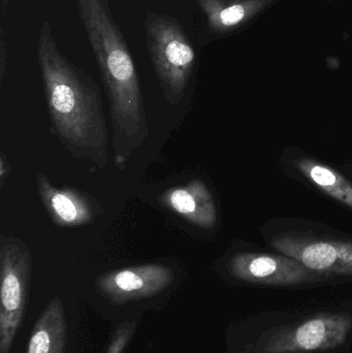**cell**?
<instances>
[{"instance_id": "1", "label": "cell", "mask_w": 352, "mask_h": 353, "mask_svg": "<svg viewBox=\"0 0 352 353\" xmlns=\"http://www.w3.org/2000/svg\"><path fill=\"white\" fill-rule=\"evenodd\" d=\"M37 59L52 132L72 157L103 169L109 163V130L101 88L62 54L47 20L39 31Z\"/></svg>"}, {"instance_id": "2", "label": "cell", "mask_w": 352, "mask_h": 353, "mask_svg": "<svg viewBox=\"0 0 352 353\" xmlns=\"http://www.w3.org/2000/svg\"><path fill=\"white\" fill-rule=\"evenodd\" d=\"M110 103L117 165L127 163L150 134L140 80L107 0H76Z\"/></svg>"}, {"instance_id": "3", "label": "cell", "mask_w": 352, "mask_h": 353, "mask_svg": "<svg viewBox=\"0 0 352 353\" xmlns=\"http://www.w3.org/2000/svg\"><path fill=\"white\" fill-rule=\"evenodd\" d=\"M145 34L163 97L171 105H178L196 68V50L180 23L169 14H147Z\"/></svg>"}, {"instance_id": "4", "label": "cell", "mask_w": 352, "mask_h": 353, "mask_svg": "<svg viewBox=\"0 0 352 353\" xmlns=\"http://www.w3.org/2000/svg\"><path fill=\"white\" fill-rule=\"evenodd\" d=\"M33 259L24 241L0 236V353H10L28 305Z\"/></svg>"}, {"instance_id": "5", "label": "cell", "mask_w": 352, "mask_h": 353, "mask_svg": "<svg viewBox=\"0 0 352 353\" xmlns=\"http://www.w3.org/2000/svg\"><path fill=\"white\" fill-rule=\"evenodd\" d=\"M352 329L345 314H320L305 323L274 334L265 345V353H293L326 350L344 343Z\"/></svg>"}, {"instance_id": "6", "label": "cell", "mask_w": 352, "mask_h": 353, "mask_svg": "<svg viewBox=\"0 0 352 353\" xmlns=\"http://www.w3.org/2000/svg\"><path fill=\"white\" fill-rule=\"evenodd\" d=\"M171 268L161 263L134 265L96 278L97 292L115 305L152 298L173 283Z\"/></svg>"}, {"instance_id": "7", "label": "cell", "mask_w": 352, "mask_h": 353, "mask_svg": "<svg viewBox=\"0 0 352 353\" xmlns=\"http://www.w3.org/2000/svg\"><path fill=\"white\" fill-rule=\"evenodd\" d=\"M227 270L240 281L266 285H296L314 281L322 276L291 257L258 253L234 255Z\"/></svg>"}, {"instance_id": "8", "label": "cell", "mask_w": 352, "mask_h": 353, "mask_svg": "<svg viewBox=\"0 0 352 353\" xmlns=\"http://www.w3.org/2000/svg\"><path fill=\"white\" fill-rule=\"evenodd\" d=\"M37 186L43 208L58 228H83L105 213L103 205L92 195L72 187L58 188L45 174L37 173Z\"/></svg>"}, {"instance_id": "9", "label": "cell", "mask_w": 352, "mask_h": 353, "mask_svg": "<svg viewBox=\"0 0 352 353\" xmlns=\"http://www.w3.org/2000/svg\"><path fill=\"white\" fill-rule=\"evenodd\" d=\"M274 246L312 271L352 275V243L302 242L284 238Z\"/></svg>"}, {"instance_id": "10", "label": "cell", "mask_w": 352, "mask_h": 353, "mask_svg": "<svg viewBox=\"0 0 352 353\" xmlns=\"http://www.w3.org/2000/svg\"><path fill=\"white\" fill-rule=\"evenodd\" d=\"M280 0H198L209 29L231 35L252 24Z\"/></svg>"}, {"instance_id": "11", "label": "cell", "mask_w": 352, "mask_h": 353, "mask_svg": "<svg viewBox=\"0 0 352 353\" xmlns=\"http://www.w3.org/2000/svg\"><path fill=\"white\" fill-rule=\"evenodd\" d=\"M161 201L172 212L198 228L211 230L216 224L218 216L214 196L198 179L167 189L161 195Z\"/></svg>"}, {"instance_id": "12", "label": "cell", "mask_w": 352, "mask_h": 353, "mask_svg": "<svg viewBox=\"0 0 352 353\" xmlns=\"http://www.w3.org/2000/svg\"><path fill=\"white\" fill-rule=\"evenodd\" d=\"M66 334L63 302L60 296H55L48 303L33 327L26 353H63Z\"/></svg>"}, {"instance_id": "13", "label": "cell", "mask_w": 352, "mask_h": 353, "mask_svg": "<svg viewBox=\"0 0 352 353\" xmlns=\"http://www.w3.org/2000/svg\"><path fill=\"white\" fill-rule=\"evenodd\" d=\"M297 167L327 194L352 208V185L344 176L312 159H300Z\"/></svg>"}, {"instance_id": "14", "label": "cell", "mask_w": 352, "mask_h": 353, "mask_svg": "<svg viewBox=\"0 0 352 353\" xmlns=\"http://www.w3.org/2000/svg\"><path fill=\"white\" fill-rule=\"evenodd\" d=\"M136 323L134 321H126L120 323L112 336L111 341L105 353H124L130 345L134 333Z\"/></svg>"}, {"instance_id": "15", "label": "cell", "mask_w": 352, "mask_h": 353, "mask_svg": "<svg viewBox=\"0 0 352 353\" xmlns=\"http://www.w3.org/2000/svg\"><path fill=\"white\" fill-rule=\"evenodd\" d=\"M0 82L3 81L6 76V65L8 62V45L6 43V34H4V27L1 25V33H0Z\"/></svg>"}, {"instance_id": "16", "label": "cell", "mask_w": 352, "mask_h": 353, "mask_svg": "<svg viewBox=\"0 0 352 353\" xmlns=\"http://www.w3.org/2000/svg\"><path fill=\"white\" fill-rule=\"evenodd\" d=\"M10 172V165L6 159V155L3 152H1V157H0V184L3 185L4 179L8 176Z\"/></svg>"}, {"instance_id": "17", "label": "cell", "mask_w": 352, "mask_h": 353, "mask_svg": "<svg viewBox=\"0 0 352 353\" xmlns=\"http://www.w3.org/2000/svg\"><path fill=\"white\" fill-rule=\"evenodd\" d=\"M8 4H10V0H1V8L2 10L8 8Z\"/></svg>"}]
</instances>
